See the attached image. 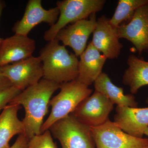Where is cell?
I'll use <instances>...</instances> for the list:
<instances>
[{
    "label": "cell",
    "instance_id": "1",
    "mask_svg": "<svg viewBox=\"0 0 148 148\" xmlns=\"http://www.w3.org/2000/svg\"><path fill=\"white\" fill-rule=\"evenodd\" d=\"M60 84L43 78L37 84L21 91L9 104L24 107L25 115L22 120L24 134L29 140L35 135L40 134L43 121L47 113L50 98L59 88Z\"/></svg>",
    "mask_w": 148,
    "mask_h": 148
},
{
    "label": "cell",
    "instance_id": "2",
    "mask_svg": "<svg viewBox=\"0 0 148 148\" xmlns=\"http://www.w3.org/2000/svg\"><path fill=\"white\" fill-rule=\"evenodd\" d=\"M43 62V78L58 84L77 79L79 75L77 57L70 53L56 39L49 42L40 52Z\"/></svg>",
    "mask_w": 148,
    "mask_h": 148
},
{
    "label": "cell",
    "instance_id": "3",
    "mask_svg": "<svg viewBox=\"0 0 148 148\" xmlns=\"http://www.w3.org/2000/svg\"><path fill=\"white\" fill-rule=\"evenodd\" d=\"M59 88V93L49 102L51 112L42 125L40 134L48 130L56 122L71 113L79 104L92 92L88 86L77 79L61 84Z\"/></svg>",
    "mask_w": 148,
    "mask_h": 148
},
{
    "label": "cell",
    "instance_id": "4",
    "mask_svg": "<svg viewBox=\"0 0 148 148\" xmlns=\"http://www.w3.org/2000/svg\"><path fill=\"white\" fill-rule=\"evenodd\" d=\"M105 0H64L58 1L59 17L54 25L45 33L44 39L50 42L55 39L58 32L70 23L87 19L93 13L103 9Z\"/></svg>",
    "mask_w": 148,
    "mask_h": 148
},
{
    "label": "cell",
    "instance_id": "5",
    "mask_svg": "<svg viewBox=\"0 0 148 148\" xmlns=\"http://www.w3.org/2000/svg\"><path fill=\"white\" fill-rule=\"evenodd\" d=\"M62 148H96L91 127L70 114L53 123L48 130Z\"/></svg>",
    "mask_w": 148,
    "mask_h": 148
},
{
    "label": "cell",
    "instance_id": "6",
    "mask_svg": "<svg viewBox=\"0 0 148 148\" xmlns=\"http://www.w3.org/2000/svg\"><path fill=\"white\" fill-rule=\"evenodd\" d=\"M91 131L96 148H148V139L127 134L110 119Z\"/></svg>",
    "mask_w": 148,
    "mask_h": 148
},
{
    "label": "cell",
    "instance_id": "7",
    "mask_svg": "<svg viewBox=\"0 0 148 148\" xmlns=\"http://www.w3.org/2000/svg\"><path fill=\"white\" fill-rule=\"evenodd\" d=\"M40 56H32L12 64L0 67V73L7 78L12 86L21 91L38 83L44 77Z\"/></svg>",
    "mask_w": 148,
    "mask_h": 148
},
{
    "label": "cell",
    "instance_id": "8",
    "mask_svg": "<svg viewBox=\"0 0 148 148\" xmlns=\"http://www.w3.org/2000/svg\"><path fill=\"white\" fill-rule=\"evenodd\" d=\"M114 104L101 92L93 94L83 100L71 113L78 120L90 126L102 125L109 119Z\"/></svg>",
    "mask_w": 148,
    "mask_h": 148
},
{
    "label": "cell",
    "instance_id": "9",
    "mask_svg": "<svg viewBox=\"0 0 148 148\" xmlns=\"http://www.w3.org/2000/svg\"><path fill=\"white\" fill-rule=\"evenodd\" d=\"M119 38L130 42L141 54L148 50V3L135 11L127 24L118 27Z\"/></svg>",
    "mask_w": 148,
    "mask_h": 148
},
{
    "label": "cell",
    "instance_id": "10",
    "mask_svg": "<svg viewBox=\"0 0 148 148\" xmlns=\"http://www.w3.org/2000/svg\"><path fill=\"white\" fill-rule=\"evenodd\" d=\"M97 20L96 13L92 14L89 19L80 20L61 29L55 38L62 42L65 46L71 48L79 57L86 48L88 40L96 27Z\"/></svg>",
    "mask_w": 148,
    "mask_h": 148
},
{
    "label": "cell",
    "instance_id": "11",
    "mask_svg": "<svg viewBox=\"0 0 148 148\" xmlns=\"http://www.w3.org/2000/svg\"><path fill=\"white\" fill-rule=\"evenodd\" d=\"M92 34V45L107 59L119 57L123 45L119 41L118 28L110 24V18L105 15L98 18Z\"/></svg>",
    "mask_w": 148,
    "mask_h": 148
},
{
    "label": "cell",
    "instance_id": "12",
    "mask_svg": "<svg viewBox=\"0 0 148 148\" xmlns=\"http://www.w3.org/2000/svg\"><path fill=\"white\" fill-rule=\"evenodd\" d=\"M59 14L57 7L46 10L42 6L41 0H30L24 16L14 26L13 32L16 34L27 36L34 27L42 22L47 23L51 27L56 23Z\"/></svg>",
    "mask_w": 148,
    "mask_h": 148
},
{
    "label": "cell",
    "instance_id": "13",
    "mask_svg": "<svg viewBox=\"0 0 148 148\" xmlns=\"http://www.w3.org/2000/svg\"><path fill=\"white\" fill-rule=\"evenodd\" d=\"M114 122L127 134L135 138H143L148 127V108L117 106Z\"/></svg>",
    "mask_w": 148,
    "mask_h": 148
},
{
    "label": "cell",
    "instance_id": "14",
    "mask_svg": "<svg viewBox=\"0 0 148 148\" xmlns=\"http://www.w3.org/2000/svg\"><path fill=\"white\" fill-rule=\"evenodd\" d=\"M36 42L28 36L16 34L3 39L0 44V67L33 56Z\"/></svg>",
    "mask_w": 148,
    "mask_h": 148
},
{
    "label": "cell",
    "instance_id": "15",
    "mask_svg": "<svg viewBox=\"0 0 148 148\" xmlns=\"http://www.w3.org/2000/svg\"><path fill=\"white\" fill-rule=\"evenodd\" d=\"M79 57L77 80L89 86L103 73V66L107 58L94 47L91 42Z\"/></svg>",
    "mask_w": 148,
    "mask_h": 148
},
{
    "label": "cell",
    "instance_id": "16",
    "mask_svg": "<svg viewBox=\"0 0 148 148\" xmlns=\"http://www.w3.org/2000/svg\"><path fill=\"white\" fill-rule=\"evenodd\" d=\"M21 106L9 105L0 114V148H9V142L14 135L24 133V125L17 114Z\"/></svg>",
    "mask_w": 148,
    "mask_h": 148
},
{
    "label": "cell",
    "instance_id": "17",
    "mask_svg": "<svg viewBox=\"0 0 148 148\" xmlns=\"http://www.w3.org/2000/svg\"><path fill=\"white\" fill-rule=\"evenodd\" d=\"M95 90L101 92L119 107L137 108L138 102L132 94H125L122 88L117 86L107 74L102 73L94 83Z\"/></svg>",
    "mask_w": 148,
    "mask_h": 148
},
{
    "label": "cell",
    "instance_id": "18",
    "mask_svg": "<svg viewBox=\"0 0 148 148\" xmlns=\"http://www.w3.org/2000/svg\"><path fill=\"white\" fill-rule=\"evenodd\" d=\"M127 64L128 67L123 74L122 82L129 86L133 95L141 87L148 85V62L130 55L127 58Z\"/></svg>",
    "mask_w": 148,
    "mask_h": 148
},
{
    "label": "cell",
    "instance_id": "19",
    "mask_svg": "<svg viewBox=\"0 0 148 148\" xmlns=\"http://www.w3.org/2000/svg\"><path fill=\"white\" fill-rule=\"evenodd\" d=\"M148 3V0H119L110 23L118 28L123 21L129 22L136 10Z\"/></svg>",
    "mask_w": 148,
    "mask_h": 148
},
{
    "label": "cell",
    "instance_id": "20",
    "mask_svg": "<svg viewBox=\"0 0 148 148\" xmlns=\"http://www.w3.org/2000/svg\"><path fill=\"white\" fill-rule=\"evenodd\" d=\"M26 148H57L49 130L35 135L29 140Z\"/></svg>",
    "mask_w": 148,
    "mask_h": 148
},
{
    "label": "cell",
    "instance_id": "21",
    "mask_svg": "<svg viewBox=\"0 0 148 148\" xmlns=\"http://www.w3.org/2000/svg\"><path fill=\"white\" fill-rule=\"evenodd\" d=\"M21 91L13 86L0 91V111L3 110Z\"/></svg>",
    "mask_w": 148,
    "mask_h": 148
},
{
    "label": "cell",
    "instance_id": "22",
    "mask_svg": "<svg viewBox=\"0 0 148 148\" xmlns=\"http://www.w3.org/2000/svg\"><path fill=\"white\" fill-rule=\"evenodd\" d=\"M29 140L24 133L20 134L13 145L9 148H26Z\"/></svg>",
    "mask_w": 148,
    "mask_h": 148
},
{
    "label": "cell",
    "instance_id": "23",
    "mask_svg": "<svg viewBox=\"0 0 148 148\" xmlns=\"http://www.w3.org/2000/svg\"><path fill=\"white\" fill-rule=\"evenodd\" d=\"M12 86L9 80L0 73V91Z\"/></svg>",
    "mask_w": 148,
    "mask_h": 148
},
{
    "label": "cell",
    "instance_id": "24",
    "mask_svg": "<svg viewBox=\"0 0 148 148\" xmlns=\"http://www.w3.org/2000/svg\"><path fill=\"white\" fill-rule=\"evenodd\" d=\"M5 4L4 2L3 1H0V17H1V14L2 12L3 9L4 8ZM3 39L2 38H0V44L1 43Z\"/></svg>",
    "mask_w": 148,
    "mask_h": 148
},
{
    "label": "cell",
    "instance_id": "25",
    "mask_svg": "<svg viewBox=\"0 0 148 148\" xmlns=\"http://www.w3.org/2000/svg\"><path fill=\"white\" fill-rule=\"evenodd\" d=\"M144 135H147L148 137V127L145 130V132H144Z\"/></svg>",
    "mask_w": 148,
    "mask_h": 148
},
{
    "label": "cell",
    "instance_id": "26",
    "mask_svg": "<svg viewBox=\"0 0 148 148\" xmlns=\"http://www.w3.org/2000/svg\"><path fill=\"white\" fill-rule=\"evenodd\" d=\"M146 103H147V104L148 105V97L146 100Z\"/></svg>",
    "mask_w": 148,
    "mask_h": 148
}]
</instances>
